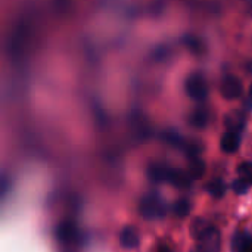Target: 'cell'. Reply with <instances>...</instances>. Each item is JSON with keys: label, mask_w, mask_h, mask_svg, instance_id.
Returning <instances> with one entry per match:
<instances>
[{"label": "cell", "mask_w": 252, "mask_h": 252, "mask_svg": "<svg viewBox=\"0 0 252 252\" xmlns=\"http://www.w3.org/2000/svg\"><path fill=\"white\" fill-rule=\"evenodd\" d=\"M208 121H210V114H208V111L207 109H195L192 114H190V117H189V123H190V126L192 127H195V128H204L207 124H208Z\"/></svg>", "instance_id": "obj_12"}, {"label": "cell", "mask_w": 252, "mask_h": 252, "mask_svg": "<svg viewBox=\"0 0 252 252\" xmlns=\"http://www.w3.org/2000/svg\"><path fill=\"white\" fill-rule=\"evenodd\" d=\"M193 179L190 177V174L188 171H183V170H176L173 168L171 171V176H170V183H173L174 186L180 188V189H186L190 186V182Z\"/></svg>", "instance_id": "obj_10"}, {"label": "cell", "mask_w": 252, "mask_h": 252, "mask_svg": "<svg viewBox=\"0 0 252 252\" xmlns=\"http://www.w3.org/2000/svg\"><path fill=\"white\" fill-rule=\"evenodd\" d=\"M186 93L190 99L193 100H204L208 94V86L202 74L199 72H192L185 83Z\"/></svg>", "instance_id": "obj_2"}, {"label": "cell", "mask_w": 252, "mask_h": 252, "mask_svg": "<svg viewBox=\"0 0 252 252\" xmlns=\"http://www.w3.org/2000/svg\"><path fill=\"white\" fill-rule=\"evenodd\" d=\"M210 227V224L205 221V220H202V219H198L195 223H193V226H192V230H193V236L198 239L207 229Z\"/></svg>", "instance_id": "obj_17"}, {"label": "cell", "mask_w": 252, "mask_h": 252, "mask_svg": "<svg viewBox=\"0 0 252 252\" xmlns=\"http://www.w3.org/2000/svg\"><path fill=\"white\" fill-rule=\"evenodd\" d=\"M250 96L252 97V84H251V87H250Z\"/></svg>", "instance_id": "obj_20"}, {"label": "cell", "mask_w": 252, "mask_h": 252, "mask_svg": "<svg viewBox=\"0 0 252 252\" xmlns=\"http://www.w3.org/2000/svg\"><path fill=\"white\" fill-rule=\"evenodd\" d=\"M221 151L226 152V154H235L239 146H241V136L239 133H235V131H227L223 137H221Z\"/></svg>", "instance_id": "obj_8"}, {"label": "cell", "mask_w": 252, "mask_h": 252, "mask_svg": "<svg viewBox=\"0 0 252 252\" xmlns=\"http://www.w3.org/2000/svg\"><path fill=\"white\" fill-rule=\"evenodd\" d=\"M195 252H196V251H195Z\"/></svg>", "instance_id": "obj_21"}, {"label": "cell", "mask_w": 252, "mask_h": 252, "mask_svg": "<svg viewBox=\"0 0 252 252\" xmlns=\"http://www.w3.org/2000/svg\"><path fill=\"white\" fill-rule=\"evenodd\" d=\"M248 189H250V185L247 182H244L241 179H238V180L233 182V190H235L236 195H244V193L248 192Z\"/></svg>", "instance_id": "obj_18"}, {"label": "cell", "mask_w": 252, "mask_h": 252, "mask_svg": "<svg viewBox=\"0 0 252 252\" xmlns=\"http://www.w3.org/2000/svg\"><path fill=\"white\" fill-rule=\"evenodd\" d=\"M189 211H190V204H189V201L180 199V201L176 202V205H174V213H176L177 217L183 219V217H186V216L189 214Z\"/></svg>", "instance_id": "obj_16"}, {"label": "cell", "mask_w": 252, "mask_h": 252, "mask_svg": "<svg viewBox=\"0 0 252 252\" xmlns=\"http://www.w3.org/2000/svg\"><path fill=\"white\" fill-rule=\"evenodd\" d=\"M221 247V236L216 227H208L199 238L196 252H220Z\"/></svg>", "instance_id": "obj_3"}, {"label": "cell", "mask_w": 252, "mask_h": 252, "mask_svg": "<svg viewBox=\"0 0 252 252\" xmlns=\"http://www.w3.org/2000/svg\"><path fill=\"white\" fill-rule=\"evenodd\" d=\"M207 192H208L213 198L220 199V198H223L224 193H226V183H224L221 179H213V180L208 182V185H207Z\"/></svg>", "instance_id": "obj_13"}, {"label": "cell", "mask_w": 252, "mask_h": 252, "mask_svg": "<svg viewBox=\"0 0 252 252\" xmlns=\"http://www.w3.org/2000/svg\"><path fill=\"white\" fill-rule=\"evenodd\" d=\"M158 252H171V251H170V248H168V247L162 245V247H159V250H158Z\"/></svg>", "instance_id": "obj_19"}, {"label": "cell", "mask_w": 252, "mask_h": 252, "mask_svg": "<svg viewBox=\"0 0 252 252\" xmlns=\"http://www.w3.org/2000/svg\"><path fill=\"white\" fill-rule=\"evenodd\" d=\"M188 173L190 174V177L193 180H198L204 176L205 173V162L201 159L199 155L196 157H189V168H188Z\"/></svg>", "instance_id": "obj_11"}, {"label": "cell", "mask_w": 252, "mask_h": 252, "mask_svg": "<svg viewBox=\"0 0 252 252\" xmlns=\"http://www.w3.org/2000/svg\"><path fill=\"white\" fill-rule=\"evenodd\" d=\"M78 235V229L74 221H62L56 230V236L61 242H72Z\"/></svg>", "instance_id": "obj_5"}, {"label": "cell", "mask_w": 252, "mask_h": 252, "mask_svg": "<svg viewBox=\"0 0 252 252\" xmlns=\"http://www.w3.org/2000/svg\"><path fill=\"white\" fill-rule=\"evenodd\" d=\"M173 168L164 164H152L148 170V176L154 182H170Z\"/></svg>", "instance_id": "obj_6"}, {"label": "cell", "mask_w": 252, "mask_h": 252, "mask_svg": "<svg viewBox=\"0 0 252 252\" xmlns=\"http://www.w3.org/2000/svg\"><path fill=\"white\" fill-rule=\"evenodd\" d=\"M226 127H227V131L241 133L242 128L245 127V115L239 111H232L226 117Z\"/></svg>", "instance_id": "obj_9"}, {"label": "cell", "mask_w": 252, "mask_h": 252, "mask_svg": "<svg viewBox=\"0 0 252 252\" xmlns=\"http://www.w3.org/2000/svg\"><path fill=\"white\" fill-rule=\"evenodd\" d=\"M236 250L238 252H252V236L239 235L236 238Z\"/></svg>", "instance_id": "obj_14"}, {"label": "cell", "mask_w": 252, "mask_h": 252, "mask_svg": "<svg viewBox=\"0 0 252 252\" xmlns=\"http://www.w3.org/2000/svg\"><path fill=\"white\" fill-rule=\"evenodd\" d=\"M220 92L221 96L227 100H235L238 97H241L242 92H244V86L242 81L235 77V75H227L223 78L221 86H220Z\"/></svg>", "instance_id": "obj_4"}, {"label": "cell", "mask_w": 252, "mask_h": 252, "mask_svg": "<svg viewBox=\"0 0 252 252\" xmlns=\"http://www.w3.org/2000/svg\"><path fill=\"white\" fill-rule=\"evenodd\" d=\"M167 213V204L158 193H148L140 201V214L148 219H162Z\"/></svg>", "instance_id": "obj_1"}, {"label": "cell", "mask_w": 252, "mask_h": 252, "mask_svg": "<svg viewBox=\"0 0 252 252\" xmlns=\"http://www.w3.org/2000/svg\"><path fill=\"white\" fill-rule=\"evenodd\" d=\"M239 179L247 182L248 185H252V162H244L238 167Z\"/></svg>", "instance_id": "obj_15"}, {"label": "cell", "mask_w": 252, "mask_h": 252, "mask_svg": "<svg viewBox=\"0 0 252 252\" xmlns=\"http://www.w3.org/2000/svg\"><path fill=\"white\" fill-rule=\"evenodd\" d=\"M140 242V238H139V233L134 227H124L120 233V244L123 248H127V250H131V248H136Z\"/></svg>", "instance_id": "obj_7"}]
</instances>
